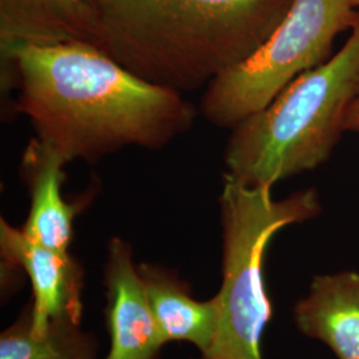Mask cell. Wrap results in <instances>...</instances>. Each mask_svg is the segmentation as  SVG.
I'll return each mask as SVG.
<instances>
[{
	"label": "cell",
	"mask_w": 359,
	"mask_h": 359,
	"mask_svg": "<svg viewBox=\"0 0 359 359\" xmlns=\"http://www.w3.org/2000/svg\"><path fill=\"white\" fill-rule=\"evenodd\" d=\"M1 52L18 80L16 111L68 163H95L130 147L161 149L192 128L196 109L181 93L133 75L93 44Z\"/></svg>",
	"instance_id": "cell-1"
},
{
	"label": "cell",
	"mask_w": 359,
	"mask_h": 359,
	"mask_svg": "<svg viewBox=\"0 0 359 359\" xmlns=\"http://www.w3.org/2000/svg\"><path fill=\"white\" fill-rule=\"evenodd\" d=\"M293 0H103L97 47L142 80L187 93L245 63Z\"/></svg>",
	"instance_id": "cell-2"
},
{
	"label": "cell",
	"mask_w": 359,
	"mask_h": 359,
	"mask_svg": "<svg viewBox=\"0 0 359 359\" xmlns=\"http://www.w3.org/2000/svg\"><path fill=\"white\" fill-rule=\"evenodd\" d=\"M359 96V10L344 47L289 83L264 109L231 129L225 175L248 187L270 188L313 170L346 132Z\"/></svg>",
	"instance_id": "cell-3"
},
{
	"label": "cell",
	"mask_w": 359,
	"mask_h": 359,
	"mask_svg": "<svg viewBox=\"0 0 359 359\" xmlns=\"http://www.w3.org/2000/svg\"><path fill=\"white\" fill-rule=\"evenodd\" d=\"M219 210V326L213 346L203 359H262L261 339L271 318L264 280L266 249L283 228L318 217L321 198L316 188H309L276 200L270 188L248 187L224 175Z\"/></svg>",
	"instance_id": "cell-4"
},
{
	"label": "cell",
	"mask_w": 359,
	"mask_h": 359,
	"mask_svg": "<svg viewBox=\"0 0 359 359\" xmlns=\"http://www.w3.org/2000/svg\"><path fill=\"white\" fill-rule=\"evenodd\" d=\"M357 15L350 0H293L265 44L206 87L203 116L216 127L233 129L259 112L295 77L327 62L334 40L353 28Z\"/></svg>",
	"instance_id": "cell-5"
},
{
	"label": "cell",
	"mask_w": 359,
	"mask_h": 359,
	"mask_svg": "<svg viewBox=\"0 0 359 359\" xmlns=\"http://www.w3.org/2000/svg\"><path fill=\"white\" fill-rule=\"evenodd\" d=\"M0 252L6 266L26 271L32 285L31 333H44L56 320L81 322L83 270L71 253L32 241L4 218L0 219Z\"/></svg>",
	"instance_id": "cell-6"
},
{
	"label": "cell",
	"mask_w": 359,
	"mask_h": 359,
	"mask_svg": "<svg viewBox=\"0 0 359 359\" xmlns=\"http://www.w3.org/2000/svg\"><path fill=\"white\" fill-rule=\"evenodd\" d=\"M107 286V323L111 347L104 359H156L165 345L130 245L118 237L108 244L104 268Z\"/></svg>",
	"instance_id": "cell-7"
},
{
	"label": "cell",
	"mask_w": 359,
	"mask_h": 359,
	"mask_svg": "<svg viewBox=\"0 0 359 359\" xmlns=\"http://www.w3.org/2000/svg\"><path fill=\"white\" fill-rule=\"evenodd\" d=\"M298 330L321 341L337 359H359V273L316 276L294 306Z\"/></svg>",
	"instance_id": "cell-8"
},
{
	"label": "cell",
	"mask_w": 359,
	"mask_h": 359,
	"mask_svg": "<svg viewBox=\"0 0 359 359\" xmlns=\"http://www.w3.org/2000/svg\"><path fill=\"white\" fill-rule=\"evenodd\" d=\"M68 160L51 147L34 139L23 156V170L31 192V206L20 228L28 238L60 253H69L79 204L63 197Z\"/></svg>",
	"instance_id": "cell-9"
},
{
	"label": "cell",
	"mask_w": 359,
	"mask_h": 359,
	"mask_svg": "<svg viewBox=\"0 0 359 359\" xmlns=\"http://www.w3.org/2000/svg\"><path fill=\"white\" fill-rule=\"evenodd\" d=\"M97 13L87 0H0L1 48L83 41L97 47Z\"/></svg>",
	"instance_id": "cell-10"
},
{
	"label": "cell",
	"mask_w": 359,
	"mask_h": 359,
	"mask_svg": "<svg viewBox=\"0 0 359 359\" xmlns=\"http://www.w3.org/2000/svg\"><path fill=\"white\" fill-rule=\"evenodd\" d=\"M142 285L164 342H189L203 355L212 348L219 326V305L193 298L179 277L160 265H139Z\"/></svg>",
	"instance_id": "cell-11"
},
{
	"label": "cell",
	"mask_w": 359,
	"mask_h": 359,
	"mask_svg": "<svg viewBox=\"0 0 359 359\" xmlns=\"http://www.w3.org/2000/svg\"><path fill=\"white\" fill-rule=\"evenodd\" d=\"M96 341L69 320L52 321L43 334L29 330V309L0 337V359H95Z\"/></svg>",
	"instance_id": "cell-12"
},
{
	"label": "cell",
	"mask_w": 359,
	"mask_h": 359,
	"mask_svg": "<svg viewBox=\"0 0 359 359\" xmlns=\"http://www.w3.org/2000/svg\"><path fill=\"white\" fill-rule=\"evenodd\" d=\"M346 132L359 133V96L351 104L346 117Z\"/></svg>",
	"instance_id": "cell-13"
},
{
	"label": "cell",
	"mask_w": 359,
	"mask_h": 359,
	"mask_svg": "<svg viewBox=\"0 0 359 359\" xmlns=\"http://www.w3.org/2000/svg\"><path fill=\"white\" fill-rule=\"evenodd\" d=\"M87 1H88L90 6H92V7L96 10V8H97V6H99V4H100L103 0H87Z\"/></svg>",
	"instance_id": "cell-14"
},
{
	"label": "cell",
	"mask_w": 359,
	"mask_h": 359,
	"mask_svg": "<svg viewBox=\"0 0 359 359\" xmlns=\"http://www.w3.org/2000/svg\"><path fill=\"white\" fill-rule=\"evenodd\" d=\"M350 3L355 10H359V0H350Z\"/></svg>",
	"instance_id": "cell-15"
}]
</instances>
